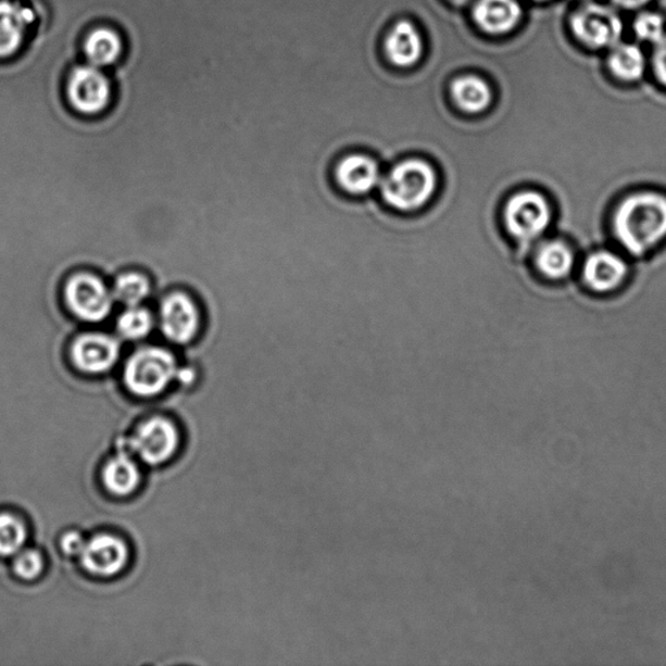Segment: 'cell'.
<instances>
[{"label": "cell", "instance_id": "1", "mask_svg": "<svg viewBox=\"0 0 666 666\" xmlns=\"http://www.w3.org/2000/svg\"><path fill=\"white\" fill-rule=\"evenodd\" d=\"M611 228L625 253L648 255L666 240V194L639 190L625 196L613 210Z\"/></svg>", "mask_w": 666, "mask_h": 666}, {"label": "cell", "instance_id": "2", "mask_svg": "<svg viewBox=\"0 0 666 666\" xmlns=\"http://www.w3.org/2000/svg\"><path fill=\"white\" fill-rule=\"evenodd\" d=\"M440 188L437 164L425 155L409 154L386 168L378 198L395 214L417 215L431 206Z\"/></svg>", "mask_w": 666, "mask_h": 666}, {"label": "cell", "instance_id": "3", "mask_svg": "<svg viewBox=\"0 0 666 666\" xmlns=\"http://www.w3.org/2000/svg\"><path fill=\"white\" fill-rule=\"evenodd\" d=\"M553 222V206L543 191L519 188L505 197L500 210L504 234L516 247L539 241Z\"/></svg>", "mask_w": 666, "mask_h": 666}, {"label": "cell", "instance_id": "4", "mask_svg": "<svg viewBox=\"0 0 666 666\" xmlns=\"http://www.w3.org/2000/svg\"><path fill=\"white\" fill-rule=\"evenodd\" d=\"M61 299L72 318L85 325H99L110 318L115 300L101 274L78 268L62 282Z\"/></svg>", "mask_w": 666, "mask_h": 666}, {"label": "cell", "instance_id": "5", "mask_svg": "<svg viewBox=\"0 0 666 666\" xmlns=\"http://www.w3.org/2000/svg\"><path fill=\"white\" fill-rule=\"evenodd\" d=\"M180 367L176 354L160 345L138 349L125 362L124 386L138 398H155L179 378Z\"/></svg>", "mask_w": 666, "mask_h": 666}, {"label": "cell", "instance_id": "6", "mask_svg": "<svg viewBox=\"0 0 666 666\" xmlns=\"http://www.w3.org/2000/svg\"><path fill=\"white\" fill-rule=\"evenodd\" d=\"M204 310L193 293L174 288L164 293L158 312V325L169 344H194L204 332Z\"/></svg>", "mask_w": 666, "mask_h": 666}, {"label": "cell", "instance_id": "7", "mask_svg": "<svg viewBox=\"0 0 666 666\" xmlns=\"http://www.w3.org/2000/svg\"><path fill=\"white\" fill-rule=\"evenodd\" d=\"M385 171V164L377 155L365 150H353L336 160L331 177L342 194L354 200H365L378 190Z\"/></svg>", "mask_w": 666, "mask_h": 666}, {"label": "cell", "instance_id": "8", "mask_svg": "<svg viewBox=\"0 0 666 666\" xmlns=\"http://www.w3.org/2000/svg\"><path fill=\"white\" fill-rule=\"evenodd\" d=\"M570 29L587 48L612 49L623 37L624 23L613 7L589 2L571 13Z\"/></svg>", "mask_w": 666, "mask_h": 666}, {"label": "cell", "instance_id": "9", "mask_svg": "<svg viewBox=\"0 0 666 666\" xmlns=\"http://www.w3.org/2000/svg\"><path fill=\"white\" fill-rule=\"evenodd\" d=\"M72 366L85 375L108 374L122 357V342L114 335L91 331L77 334L68 342Z\"/></svg>", "mask_w": 666, "mask_h": 666}, {"label": "cell", "instance_id": "10", "mask_svg": "<svg viewBox=\"0 0 666 666\" xmlns=\"http://www.w3.org/2000/svg\"><path fill=\"white\" fill-rule=\"evenodd\" d=\"M71 109L83 116H98L109 110L112 99L110 78L93 64L78 65L67 83Z\"/></svg>", "mask_w": 666, "mask_h": 666}, {"label": "cell", "instance_id": "11", "mask_svg": "<svg viewBox=\"0 0 666 666\" xmlns=\"http://www.w3.org/2000/svg\"><path fill=\"white\" fill-rule=\"evenodd\" d=\"M629 274V262L610 249L593 250L586 256L580 268L585 287L596 294L616 292L628 280Z\"/></svg>", "mask_w": 666, "mask_h": 666}, {"label": "cell", "instance_id": "12", "mask_svg": "<svg viewBox=\"0 0 666 666\" xmlns=\"http://www.w3.org/2000/svg\"><path fill=\"white\" fill-rule=\"evenodd\" d=\"M130 445L144 463L161 465L176 453L180 433L169 419L155 417L138 427Z\"/></svg>", "mask_w": 666, "mask_h": 666}, {"label": "cell", "instance_id": "13", "mask_svg": "<svg viewBox=\"0 0 666 666\" xmlns=\"http://www.w3.org/2000/svg\"><path fill=\"white\" fill-rule=\"evenodd\" d=\"M85 569L96 576H115L128 564L129 550L122 539L101 533L87 540L80 553Z\"/></svg>", "mask_w": 666, "mask_h": 666}, {"label": "cell", "instance_id": "14", "mask_svg": "<svg viewBox=\"0 0 666 666\" xmlns=\"http://www.w3.org/2000/svg\"><path fill=\"white\" fill-rule=\"evenodd\" d=\"M35 20V12L22 2L0 0V59L17 54Z\"/></svg>", "mask_w": 666, "mask_h": 666}, {"label": "cell", "instance_id": "15", "mask_svg": "<svg viewBox=\"0 0 666 666\" xmlns=\"http://www.w3.org/2000/svg\"><path fill=\"white\" fill-rule=\"evenodd\" d=\"M532 267L540 278L549 281L568 279L576 267L577 255L570 243L550 239L538 243L532 253Z\"/></svg>", "mask_w": 666, "mask_h": 666}, {"label": "cell", "instance_id": "16", "mask_svg": "<svg viewBox=\"0 0 666 666\" xmlns=\"http://www.w3.org/2000/svg\"><path fill=\"white\" fill-rule=\"evenodd\" d=\"M473 16L481 30L488 35L501 36L516 28L523 9L517 0H478Z\"/></svg>", "mask_w": 666, "mask_h": 666}, {"label": "cell", "instance_id": "17", "mask_svg": "<svg viewBox=\"0 0 666 666\" xmlns=\"http://www.w3.org/2000/svg\"><path fill=\"white\" fill-rule=\"evenodd\" d=\"M386 51L395 67L411 68L424 55V41L412 23L399 22L387 37Z\"/></svg>", "mask_w": 666, "mask_h": 666}, {"label": "cell", "instance_id": "18", "mask_svg": "<svg viewBox=\"0 0 666 666\" xmlns=\"http://www.w3.org/2000/svg\"><path fill=\"white\" fill-rule=\"evenodd\" d=\"M451 96L454 105L465 115H483L490 110L493 102V93L485 80L476 76L457 78L452 84Z\"/></svg>", "mask_w": 666, "mask_h": 666}, {"label": "cell", "instance_id": "19", "mask_svg": "<svg viewBox=\"0 0 666 666\" xmlns=\"http://www.w3.org/2000/svg\"><path fill=\"white\" fill-rule=\"evenodd\" d=\"M112 296L124 307L141 306L154 292V281L141 268H125L117 273L111 286Z\"/></svg>", "mask_w": 666, "mask_h": 666}, {"label": "cell", "instance_id": "20", "mask_svg": "<svg viewBox=\"0 0 666 666\" xmlns=\"http://www.w3.org/2000/svg\"><path fill=\"white\" fill-rule=\"evenodd\" d=\"M123 50V39L118 32L105 26L91 30L84 42L85 56L98 68L110 67L117 63Z\"/></svg>", "mask_w": 666, "mask_h": 666}, {"label": "cell", "instance_id": "21", "mask_svg": "<svg viewBox=\"0 0 666 666\" xmlns=\"http://www.w3.org/2000/svg\"><path fill=\"white\" fill-rule=\"evenodd\" d=\"M608 68L612 75L624 83L641 80L645 72L644 52L638 45L617 43L610 49Z\"/></svg>", "mask_w": 666, "mask_h": 666}, {"label": "cell", "instance_id": "22", "mask_svg": "<svg viewBox=\"0 0 666 666\" xmlns=\"http://www.w3.org/2000/svg\"><path fill=\"white\" fill-rule=\"evenodd\" d=\"M103 483L116 497H128L141 483V472L127 454L111 458L103 470Z\"/></svg>", "mask_w": 666, "mask_h": 666}, {"label": "cell", "instance_id": "23", "mask_svg": "<svg viewBox=\"0 0 666 666\" xmlns=\"http://www.w3.org/2000/svg\"><path fill=\"white\" fill-rule=\"evenodd\" d=\"M155 327V316L148 307H125L117 315L115 328L122 339L137 342L148 339Z\"/></svg>", "mask_w": 666, "mask_h": 666}, {"label": "cell", "instance_id": "24", "mask_svg": "<svg viewBox=\"0 0 666 666\" xmlns=\"http://www.w3.org/2000/svg\"><path fill=\"white\" fill-rule=\"evenodd\" d=\"M28 537L22 519L11 513H0V556H15Z\"/></svg>", "mask_w": 666, "mask_h": 666}, {"label": "cell", "instance_id": "25", "mask_svg": "<svg viewBox=\"0 0 666 666\" xmlns=\"http://www.w3.org/2000/svg\"><path fill=\"white\" fill-rule=\"evenodd\" d=\"M636 36L643 42L655 45L666 35L663 16L654 12H643L634 22Z\"/></svg>", "mask_w": 666, "mask_h": 666}, {"label": "cell", "instance_id": "26", "mask_svg": "<svg viewBox=\"0 0 666 666\" xmlns=\"http://www.w3.org/2000/svg\"><path fill=\"white\" fill-rule=\"evenodd\" d=\"M15 562H13V570L17 574V577L32 580L36 579L43 570V557L41 553L36 550L20 551L15 555Z\"/></svg>", "mask_w": 666, "mask_h": 666}, {"label": "cell", "instance_id": "27", "mask_svg": "<svg viewBox=\"0 0 666 666\" xmlns=\"http://www.w3.org/2000/svg\"><path fill=\"white\" fill-rule=\"evenodd\" d=\"M655 76L666 88V35L655 43L654 56H652Z\"/></svg>", "mask_w": 666, "mask_h": 666}, {"label": "cell", "instance_id": "28", "mask_svg": "<svg viewBox=\"0 0 666 666\" xmlns=\"http://www.w3.org/2000/svg\"><path fill=\"white\" fill-rule=\"evenodd\" d=\"M85 543H87V540H85L80 533L72 531L65 533L63 537L62 549L65 553H68V555L78 556L80 555Z\"/></svg>", "mask_w": 666, "mask_h": 666}, {"label": "cell", "instance_id": "29", "mask_svg": "<svg viewBox=\"0 0 666 666\" xmlns=\"http://www.w3.org/2000/svg\"><path fill=\"white\" fill-rule=\"evenodd\" d=\"M651 0H611V3L623 10H639L648 5Z\"/></svg>", "mask_w": 666, "mask_h": 666}, {"label": "cell", "instance_id": "30", "mask_svg": "<svg viewBox=\"0 0 666 666\" xmlns=\"http://www.w3.org/2000/svg\"><path fill=\"white\" fill-rule=\"evenodd\" d=\"M452 2L458 5H464L466 3H469V0H452Z\"/></svg>", "mask_w": 666, "mask_h": 666}, {"label": "cell", "instance_id": "31", "mask_svg": "<svg viewBox=\"0 0 666 666\" xmlns=\"http://www.w3.org/2000/svg\"><path fill=\"white\" fill-rule=\"evenodd\" d=\"M24 314L26 316V309L24 310ZM26 335H28V325H26ZM28 344H29V342H28Z\"/></svg>", "mask_w": 666, "mask_h": 666}, {"label": "cell", "instance_id": "32", "mask_svg": "<svg viewBox=\"0 0 666 666\" xmlns=\"http://www.w3.org/2000/svg\"><path fill=\"white\" fill-rule=\"evenodd\" d=\"M536 2H546V0H536Z\"/></svg>", "mask_w": 666, "mask_h": 666}]
</instances>
